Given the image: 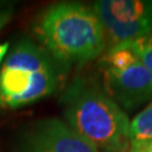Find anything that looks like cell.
<instances>
[{"mask_svg": "<svg viewBox=\"0 0 152 152\" xmlns=\"http://www.w3.org/2000/svg\"><path fill=\"white\" fill-rule=\"evenodd\" d=\"M41 46L61 66H81L100 56L105 34L91 7L59 2L39 14L33 26Z\"/></svg>", "mask_w": 152, "mask_h": 152, "instance_id": "obj_1", "label": "cell"}, {"mask_svg": "<svg viewBox=\"0 0 152 152\" xmlns=\"http://www.w3.org/2000/svg\"><path fill=\"white\" fill-rule=\"evenodd\" d=\"M61 104L65 122L100 152H129L131 121L103 87L88 79H76Z\"/></svg>", "mask_w": 152, "mask_h": 152, "instance_id": "obj_2", "label": "cell"}, {"mask_svg": "<svg viewBox=\"0 0 152 152\" xmlns=\"http://www.w3.org/2000/svg\"><path fill=\"white\" fill-rule=\"evenodd\" d=\"M61 65L45 50L22 39L0 69V107L16 109L48 97L61 80Z\"/></svg>", "mask_w": 152, "mask_h": 152, "instance_id": "obj_3", "label": "cell"}, {"mask_svg": "<svg viewBox=\"0 0 152 152\" xmlns=\"http://www.w3.org/2000/svg\"><path fill=\"white\" fill-rule=\"evenodd\" d=\"M103 88L115 103L133 110L152 99V75L124 45L113 46L102 56Z\"/></svg>", "mask_w": 152, "mask_h": 152, "instance_id": "obj_4", "label": "cell"}, {"mask_svg": "<svg viewBox=\"0 0 152 152\" xmlns=\"http://www.w3.org/2000/svg\"><path fill=\"white\" fill-rule=\"evenodd\" d=\"M109 49L152 33V1L99 0L92 5Z\"/></svg>", "mask_w": 152, "mask_h": 152, "instance_id": "obj_5", "label": "cell"}, {"mask_svg": "<svg viewBox=\"0 0 152 152\" xmlns=\"http://www.w3.org/2000/svg\"><path fill=\"white\" fill-rule=\"evenodd\" d=\"M19 152H100L66 122L55 117L37 121L22 134Z\"/></svg>", "mask_w": 152, "mask_h": 152, "instance_id": "obj_6", "label": "cell"}, {"mask_svg": "<svg viewBox=\"0 0 152 152\" xmlns=\"http://www.w3.org/2000/svg\"><path fill=\"white\" fill-rule=\"evenodd\" d=\"M130 139L131 141L152 139V100L131 121Z\"/></svg>", "mask_w": 152, "mask_h": 152, "instance_id": "obj_7", "label": "cell"}, {"mask_svg": "<svg viewBox=\"0 0 152 152\" xmlns=\"http://www.w3.org/2000/svg\"><path fill=\"white\" fill-rule=\"evenodd\" d=\"M122 45L130 49L152 75V33L134 41L122 43Z\"/></svg>", "mask_w": 152, "mask_h": 152, "instance_id": "obj_8", "label": "cell"}, {"mask_svg": "<svg viewBox=\"0 0 152 152\" xmlns=\"http://www.w3.org/2000/svg\"><path fill=\"white\" fill-rule=\"evenodd\" d=\"M129 152H152V139L131 141Z\"/></svg>", "mask_w": 152, "mask_h": 152, "instance_id": "obj_9", "label": "cell"}, {"mask_svg": "<svg viewBox=\"0 0 152 152\" xmlns=\"http://www.w3.org/2000/svg\"><path fill=\"white\" fill-rule=\"evenodd\" d=\"M11 17H12V8L11 7L0 8V31L10 22Z\"/></svg>", "mask_w": 152, "mask_h": 152, "instance_id": "obj_10", "label": "cell"}, {"mask_svg": "<svg viewBox=\"0 0 152 152\" xmlns=\"http://www.w3.org/2000/svg\"><path fill=\"white\" fill-rule=\"evenodd\" d=\"M8 50H9V43H8V42H6V43H0V64H1V62L4 60L5 55L7 54Z\"/></svg>", "mask_w": 152, "mask_h": 152, "instance_id": "obj_11", "label": "cell"}, {"mask_svg": "<svg viewBox=\"0 0 152 152\" xmlns=\"http://www.w3.org/2000/svg\"><path fill=\"white\" fill-rule=\"evenodd\" d=\"M4 7H5V6L2 5V2H0V8H4Z\"/></svg>", "mask_w": 152, "mask_h": 152, "instance_id": "obj_12", "label": "cell"}]
</instances>
